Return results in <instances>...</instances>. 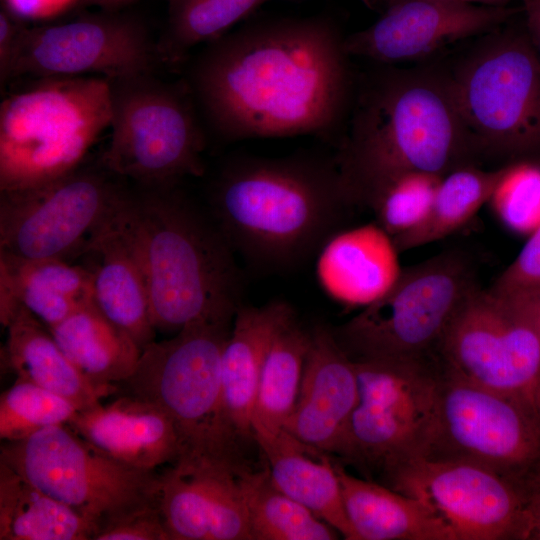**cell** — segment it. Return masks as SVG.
<instances>
[{"mask_svg": "<svg viewBox=\"0 0 540 540\" xmlns=\"http://www.w3.org/2000/svg\"><path fill=\"white\" fill-rule=\"evenodd\" d=\"M338 27L322 17L247 23L186 62L207 129L227 142L341 135L356 77Z\"/></svg>", "mask_w": 540, "mask_h": 540, "instance_id": "1", "label": "cell"}, {"mask_svg": "<svg viewBox=\"0 0 540 540\" xmlns=\"http://www.w3.org/2000/svg\"><path fill=\"white\" fill-rule=\"evenodd\" d=\"M334 159L351 201L365 208L402 174L445 176L478 160L448 73L390 65L356 77Z\"/></svg>", "mask_w": 540, "mask_h": 540, "instance_id": "2", "label": "cell"}, {"mask_svg": "<svg viewBox=\"0 0 540 540\" xmlns=\"http://www.w3.org/2000/svg\"><path fill=\"white\" fill-rule=\"evenodd\" d=\"M210 202L234 253L268 272L317 255L356 208L334 155L310 153L232 159L215 178Z\"/></svg>", "mask_w": 540, "mask_h": 540, "instance_id": "3", "label": "cell"}, {"mask_svg": "<svg viewBox=\"0 0 540 540\" xmlns=\"http://www.w3.org/2000/svg\"><path fill=\"white\" fill-rule=\"evenodd\" d=\"M115 219L140 263L155 330L234 319L243 289L235 253L177 185L127 190Z\"/></svg>", "mask_w": 540, "mask_h": 540, "instance_id": "4", "label": "cell"}, {"mask_svg": "<svg viewBox=\"0 0 540 540\" xmlns=\"http://www.w3.org/2000/svg\"><path fill=\"white\" fill-rule=\"evenodd\" d=\"M232 321H199L142 349L133 373L118 385L159 406L172 420L181 454L176 464L248 468L224 403L221 358Z\"/></svg>", "mask_w": 540, "mask_h": 540, "instance_id": "5", "label": "cell"}, {"mask_svg": "<svg viewBox=\"0 0 540 540\" xmlns=\"http://www.w3.org/2000/svg\"><path fill=\"white\" fill-rule=\"evenodd\" d=\"M110 120L107 78H31L0 106V191L38 186L77 169Z\"/></svg>", "mask_w": 540, "mask_h": 540, "instance_id": "6", "label": "cell"}, {"mask_svg": "<svg viewBox=\"0 0 540 540\" xmlns=\"http://www.w3.org/2000/svg\"><path fill=\"white\" fill-rule=\"evenodd\" d=\"M495 30L448 73L452 94L477 159L539 162L540 58L529 35Z\"/></svg>", "mask_w": 540, "mask_h": 540, "instance_id": "7", "label": "cell"}, {"mask_svg": "<svg viewBox=\"0 0 540 540\" xmlns=\"http://www.w3.org/2000/svg\"><path fill=\"white\" fill-rule=\"evenodd\" d=\"M108 81L111 135L102 167L142 187L204 175L206 127L184 80L145 73Z\"/></svg>", "mask_w": 540, "mask_h": 540, "instance_id": "8", "label": "cell"}, {"mask_svg": "<svg viewBox=\"0 0 540 540\" xmlns=\"http://www.w3.org/2000/svg\"><path fill=\"white\" fill-rule=\"evenodd\" d=\"M477 289L469 255L445 250L402 269L381 298L332 330L353 360L437 357L447 326Z\"/></svg>", "mask_w": 540, "mask_h": 540, "instance_id": "9", "label": "cell"}, {"mask_svg": "<svg viewBox=\"0 0 540 540\" xmlns=\"http://www.w3.org/2000/svg\"><path fill=\"white\" fill-rule=\"evenodd\" d=\"M354 363L357 401L342 456L383 474L427 456L442 375L438 358L358 359Z\"/></svg>", "mask_w": 540, "mask_h": 540, "instance_id": "10", "label": "cell"}, {"mask_svg": "<svg viewBox=\"0 0 540 540\" xmlns=\"http://www.w3.org/2000/svg\"><path fill=\"white\" fill-rule=\"evenodd\" d=\"M0 462L74 509L94 531L111 516L158 500L160 474L112 459L68 424L44 428L21 440L3 441Z\"/></svg>", "mask_w": 540, "mask_h": 540, "instance_id": "11", "label": "cell"}, {"mask_svg": "<svg viewBox=\"0 0 540 540\" xmlns=\"http://www.w3.org/2000/svg\"><path fill=\"white\" fill-rule=\"evenodd\" d=\"M442 368L508 396L540 416V339L513 297L477 289L458 309L437 350Z\"/></svg>", "mask_w": 540, "mask_h": 540, "instance_id": "12", "label": "cell"}, {"mask_svg": "<svg viewBox=\"0 0 540 540\" xmlns=\"http://www.w3.org/2000/svg\"><path fill=\"white\" fill-rule=\"evenodd\" d=\"M116 175L84 167L0 197V251L23 259H62L85 252L126 191Z\"/></svg>", "mask_w": 540, "mask_h": 540, "instance_id": "13", "label": "cell"}, {"mask_svg": "<svg viewBox=\"0 0 540 540\" xmlns=\"http://www.w3.org/2000/svg\"><path fill=\"white\" fill-rule=\"evenodd\" d=\"M425 457L472 462L515 484L540 466V416L442 368L435 430Z\"/></svg>", "mask_w": 540, "mask_h": 540, "instance_id": "14", "label": "cell"}, {"mask_svg": "<svg viewBox=\"0 0 540 540\" xmlns=\"http://www.w3.org/2000/svg\"><path fill=\"white\" fill-rule=\"evenodd\" d=\"M160 63L157 41L141 20L106 10L26 27L9 81L20 77L112 79L155 73Z\"/></svg>", "mask_w": 540, "mask_h": 540, "instance_id": "15", "label": "cell"}, {"mask_svg": "<svg viewBox=\"0 0 540 540\" xmlns=\"http://www.w3.org/2000/svg\"><path fill=\"white\" fill-rule=\"evenodd\" d=\"M383 475L390 488L430 506L456 540H525L526 514L519 490L486 467L417 457Z\"/></svg>", "mask_w": 540, "mask_h": 540, "instance_id": "16", "label": "cell"}, {"mask_svg": "<svg viewBox=\"0 0 540 540\" xmlns=\"http://www.w3.org/2000/svg\"><path fill=\"white\" fill-rule=\"evenodd\" d=\"M516 8L450 0H397L370 26L345 36L351 58L393 65L426 57L470 36L488 33Z\"/></svg>", "mask_w": 540, "mask_h": 540, "instance_id": "17", "label": "cell"}, {"mask_svg": "<svg viewBox=\"0 0 540 540\" xmlns=\"http://www.w3.org/2000/svg\"><path fill=\"white\" fill-rule=\"evenodd\" d=\"M241 472L174 464L160 474L159 506L170 540H251Z\"/></svg>", "mask_w": 540, "mask_h": 540, "instance_id": "18", "label": "cell"}, {"mask_svg": "<svg viewBox=\"0 0 540 540\" xmlns=\"http://www.w3.org/2000/svg\"><path fill=\"white\" fill-rule=\"evenodd\" d=\"M310 332L299 396L283 429L310 447L342 456L357 401L355 363L332 329L316 325Z\"/></svg>", "mask_w": 540, "mask_h": 540, "instance_id": "19", "label": "cell"}, {"mask_svg": "<svg viewBox=\"0 0 540 540\" xmlns=\"http://www.w3.org/2000/svg\"><path fill=\"white\" fill-rule=\"evenodd\" d=\"M68 425L98 451L137 469L156 471L180 458L179 437L169 416L131 394L118 393L108 404L77 411Z\"/></svg>", "mask_w": 540, "mask_h": 540, "instance_id": "20", "label": "cell"}, {"mask_svg": "<svg viewBox=\"0 0 540 540\" xmlns=\"http://www.w3.org/2000/svg\"><path fill=\"white\" fill-rule=\"evenodd\" d=\"M398 254L392 237L376 222L343 229L317 254V278L335 301L364 308L381 298L399 278Z\"/></svg>", "mask_w": 540, "mask_h": 540, "instance_id": "21", "label": "cell"}, {"mask_svg": "<svg viewBox=\"0 0 540 540\" xmlns=\"http://www.w3.org/2000/svg\"><path fill=\"white\" fill-rule=\"evenodd\" d=\"M295 312L284 301L262 306L241 305L233 319L221 358L224 403L233 429L243 444L254 440L252 413L268 349Z\"/></svg>", "mask_w": 540, "mask_h": 540, "instance_id": "22", "label": "cell"}, {"mask_svg": "<svg viewBox=\"0 0 540 540\" xmlns=\"http://www.w3.org/2000/svg\"><path fill=\"white\" fill-rule=\"evenodd\" d=\"M84 253L97 259L91 269L94 304L142 350L154 341L156 330L140 263L116 222L115 212L95 232Z\"/></svg>", "mask_w": 540, "mask_h": 540, "instance_id": "23", "label": "cell"}, {"mask_svg": "<svg viewBox=\"0 0 540 540\" xmlns=\"http://www.w3.org/2000/svg\"><path fill=\"white\" fill-rule=\"evenodd\" d=\"M1 366L25 381L72 402L78 411L94 407L114 390L89 381L69 360L49 329L22 305L6 327Z\"/></svg>", "mask_w": 540, "mask_h": 540, "instance_id": "24", "label": "cell"}, {"mask_svg": "<svg viewBox=\"0 0 540 540\" xmlns=\"http://www.w3.org/2000/svg\"><path fill=\"white\" fill-rule=\"evenodd\" d=\"M268 461L269 477L280 491L332 526L343 538L357 540L342 500L339 478L323 451L294 438L284 429L255 436Z\"/></svg>", "mask_w": 540, "mask_h": 540, "instance_id": "25", "label": "cell"}, {"mask_svg": "<svg viewBox=\"0 0 540 540\" xmlns=\"http://www.w3.org/2000/svg\"><path fill=\"white\" fill-rule=\"evenodd\" d=\"M344 509L357 540H456L423 501L357 478L335 464Z\"/></svg>", "mask_w": 540, "mask_h": 540, "instance_id": "26", "label": "cell"}, {"mask_svg": "<svg viewBox=\"0 0 540 540\" xmlns=\"http://www.w3.org/2000/svg\"><path fill=\"white\" fill-rule=\"evenodd\" d=\"M48 329L89 381L116 394L118 385L133 373L141 355L132 337L112 323L94 302Z\"/></svg>", "mask_w": 540, "mask_h": 540, "instance_id": "27", "label": "cell"}, {"mask_svg": "<svg viewBox=\"0 0 540 540\" xmlns=\"http://www.w3.org/2000/svg\"><path fill=\"white\" fill-rule=\"evenodd\" d=\"M0 270L17 300L47 328L93 301L91 269L62 259H23L0 251Z\"/></svg>", "mask_w": 540, "mask_h": 540, "instance_id": "28", "label": "cell"}, {"mask_svg": "<svg viewBox=\"0 0 540 540\" xmlns=\"http://www.w3.org/2000/svg\"><path fill=\"white\" fill-rule=\"evenodd\" d=\"M94 526L0 462V540H91Z\"/></svg>", "mask_w": 540, "mask_h": 540, "instance_id": "29", "label": "cell"}, {"mask_svg": "<svg viewBox=\"0 0 540 540\" xmlns=\"http://www.w3.org/2000/svg\"><path fill=\"white\" fill-rule=\"evenodd\" d=\"M311 332L292 318L274 337L261 370L253 413V438L283 430L300 392Z\"/></svg>", "mask_w": 540, "mask_h": 540, "instance_id": "30", "label": "cell"}, {"mask_svg": "<svg viewBox=\"0 0 540 540\" xmlns=\"http://www.w3.org/2000/svg\"><path fill=\"white\" fill-rule=\"evenodd\" d=\"M505 169L506 165L491 170L468 165L443 176L423 221L392 238L399 253L440 240L461 228L490 201Z\"/></svg>", "mask_w": 540, "mask_h": 540, "instance_id": "31", "label": "cell"}, {"mask_svg": "<svg viewBox=\"0 0 540 540\" xmlns=\"http://www.w3.org/2000/svg\"><path fill=\"white\" fill-rule=\"evenodd\" d=\"M251 540H334L339 533L310 509L276 488L268 468L239 474Z\"/></svg>", "mask_w": 540, "mask_h": 540, "instance_id": "32", "label": "cell"}, {"mask_svg": "<svg viewBox=\"0 0 540 540\" xmlns=\"http://www.w3.org/2000/svg\"><path fill=\"white\" fill-rule=\"evenodd\" d=\"M267 0H172L157 41L161 63L180 64L191 50L226 34Z\"/></svg>", "mask_w": 540, "mask_h": 540, "instance_id": "33", "label": "cell"}, {"mask_svg": "<svg viewBox=\"0 0 540 540\" xmlns=\"http://www.w3.org/2000/svg\"><path fill=\"white\" fill-rule=\"evenodd\" d=\"M77 411L64 397L15 380L0 397L1 441L21 440L44 428L68 424Z\"/></svg>", "mask_w": 540, "mask_h": 540, "instance_id": "34", "label": "cell"}, {"mask_svg": "<svg viewBox=\"0 0 540 540\" xmlns=\"http://www.w3.org/2000/svg\"><path fill=\"white\" fill-rule=\"evenodd\" d=\"M442 177L425 172L402 174L385 184L367 208L387 234L397 237L423 221Z\"/></svg>", "mask_w": 540, "mask_h": 540, "instance_id": "35", "label": "cell"}, {"mask_svg": "<svg viewBox=\"0 0 540 540\" xmlns=\"http://www.w3.org/2000/svg\"><path fill=\"white\" fill-rule=\"evenodd\" d=\"M489 202L508 228L524 234L534 232L540 227V162L506 165Z\"/></svg>", "mask_w": 540, "mask_h": 540, "instance_id": "36", "label": "cell"}, {"mask_svg": "<svg viewBox=\"0 0 540 540\" xmlns=\"http://www.w3.org/2000/svg\"><path fill=\"white\" fill-rule=\"evenodd\" d=\"M92 540H170L159 499L101 521Z\"/></svg>", "mask_w": 540, "mask_h": 540, "instance_id": "37", "label": "cell"}, {"mask_svg": "<svg viewBox=\"0 0 540 540\" xmlns=\"http://www.w3.org/2000/svg\"><path fill=\"white\" fill-rule=\"evenodd\" d=\"M490 289L498 293L540 289V227Z\"/></svg>", "mask_w": 540, "mask_h": 540, "instance_id": "38", "label": "cell"}, {"mask_svg": "<svg viewBox=\"0 0 540 540\" xmlns=\"http://www.w3.org/2000/svg\"><path fill=\"white\" fill-rule=\"evenodd\" d=\"M24 26L16 14L5 5L0 10V83L9 82L11 69L16 58Z\"/></svg>", "mask_w": 540, "mask_h": 540, "instance_id": "39", "label": "cell"}, {"mask_svg": "<svg viewBox=\"0 0 540 540\" xmlns=\"http://www.w3.org/2000/svg\"><path fill=\"white\" fill-rule=\"evenodd\" d=\"M515 486L525 507V540H540V466L522 477Z\"/></svg>", "mask_w": 540, "mask_h": 540, "instance_id": "40", "label": "cell"}, {"mask_svg": "<svg viewBox=\"0 0 540 540\" xmlns=\"http://www.w3.org/2000/svg\"><path fill=\"white\" fill-rule=\"evenodd\" d=\"M8 7L18 17L42 16L59 11L64 6L78 0H4Z\"/></svg>", "mask_w": 540, "mask_h": 540, "instance_id": "41", "label": "cell"}, {"mask_svg": "<svg viewBox=\"0 0 540 540\" xmlns=\"http://www.w3.org/2000/svg\"><path fill=\"white\" fill-rule=\"evenodd\" d=\"M529 30V37L540 58V0H521Z\"/></svg>", "mask_w": 540, "mask_h": 540, "instance_id": "42", "label": "cell"}, {"mask_svg": "<svg viewBox=\"0 0 540 540\" xmlns=\"http://www.w3.org/2000/svg\"><path fill=\"white\" fill-rule=\"evenodd\" d=\"M500 294H505L513 297L520 304H522L535 319L540 320V289Z\"/></svg>", "mask_w": 540, "mask_h": 540, "instance_id": "43", "label": "cell"}, {"mask_svg": "<svg viewBox=\"0 0 540 540\" xmlns=\"http://www.w3.org/2000/svg\"><path fill=\"white\" fill-rule=\"evenodd\" d=\"M133 1L135 0H78V2L85 5L98 6L104 10H116ZM167 1L170 2L172 0Z\"/></svg>", "mask_w": 540, "mask_h": 540, "instance_id": "44", "label": "cell"}, {"mask_svg": "<svg viewBox=\"0 0 540 540\" xmlns=\"http://www.w3.org/2000/svg\"><path fill=\"white\" fill-rule=\"evenodd\" d=\"M394 1H397V0H389V3L394 2ZM450 1H463V2L485 4V5H508L513 0H450Z\"/></svg>", "mask_w": 540, "mask_h": 540, "instance_id": "45", "label": "cell"}, {"mask_svg": "<svg viewBox=\"0 0 540 540\" xmlns=\"http://www.w3.org/2000/svg\"><path fill=\"white\" fill-rule=\"evenodd\" d=\"M531 315H532V314H531ZM533 318H534V317H533ZM534 320H535V323H536V326H537V330H538V334H539V339H540V320H537V319H535V318H534Z\"/></svg>", "mask_w": 540, "mask_h": 540, "instance_id": "46", "label": "cell"}]
</instances>
